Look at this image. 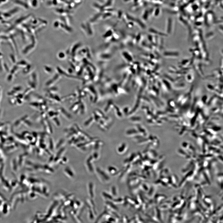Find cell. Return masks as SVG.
<instances>
[{"label":"cell","mask_w":223,"mask_h":223,"mask_svg":"<svg viewBox=\"0 0 223 223\" xmlns=\"http://www.w3.org/2000/svg\"><path fill=\"white\" fill-rule=\"evenodd\" d=\"M112 188V190L113 191L112 192L113 195L115 196L117 195V190L116 189V188L115 187H113Z\"/></svg>","instance_id":"obj_1"}]
</instances>
